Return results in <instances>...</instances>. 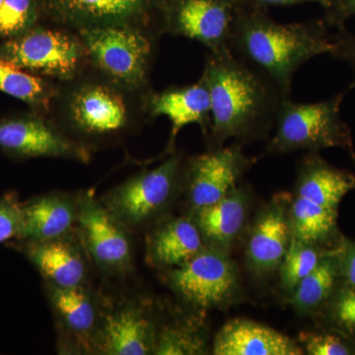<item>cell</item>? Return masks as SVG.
I'll list each match as a JSON object with an SVG mask.
<instances>
[{
  "mask_svg": "<svg viewBox=\"0 0 355 355\" xmlns=\"http://www.w3.org/2000/svg\"><path fill=\"white\" fill-rule=\"evenodd\" d=\"M200 79L209 89L211 103L212 148L222 147L229 139L266 137L275 125L284 99L279 89L230 49L209 51Z\"/></svg>",
  "mask_w": 355,
  "mask_h": 355,
  "instance_id": "cell-1",
  "label": "cell"
},
{
  "mask_svg": "<svg viewBox=\"0 0 355 355\" xmlns=\"http://www.w3.org/2000/svg\"><path fill=\"white\" fill-rule=\"evenodd\" d=\"M229 48L268 77L282 98L288 99L297 70L312 58L330 53L333 35L323 19L282 24L266 9L244 4L236 16Z\"/></svg>",
  "mask_w": 355,
  "mask_h": 355,
  "instance_id": "cell-2",
  "label": "cell"
},
{
  "mask_svg": "<svg viewBox=\"0 0 355 355\" xmlns=\"http://www.w3.org/2000/svg\"><path fill=\"white\" fill-rule=\"evenodd\" d=\"M347 91L316 103H296L291 98L282 99L275 119V133L268 144V153L317 151L335 146L352 150L350 130L340 114Z\"/></svg>",
  "mask_w": 355,
  "mask_h": 355,
  "instance_id": "cell-3",
  "label": "cell"
},
{
  "mask_svg": "<svg viewBox=\"0 0 355 355\" xmlns=\"http://www.w3.org/2000/svg\"><path fill=\"white\" fill-rule=\"evenodd\" d=\"M79 33L93 62L113 80L130 87L146 83L153 53L147 33L133 25L96 26Z\"/></svg>",
  "mask_w": 355,
  "mask_h": 355,
  "instance_id": "cell-4",
  "label": "cell"
},
{
  "mask_svg": "<svg viewBox=\"0 0 355 355\" xmlns=\"http://www.w3.org/2000/svg\"><path fill=\"white\" fill-rule=\"evenodd\" d=\"M181 171V158L173 155L158 167L130 178L100 200L132 232L164 211L176 193Z\"/></svg>",
  "mask_w": 355,
  "mask_h": 355,
  "instance_id": "cell-5",
  "label": "cell"
},
{
  "mask_svg": "<svg viewBox=\"0 0 355 355\" xmlns=\"http://www.w3.org/2000/svg\"><path fill=\"white\" fill-rule=\"evenodd\" d=\"M76 232L89 259L109 277H125L132 270L130 231L90 191L78 193Z\"/></svg>",
  "mask_w": 355,
  "mask_h": 355,
  "instance_id": "cell-6",
  "label": "cell"
},
{
  "mask_svg": "<svg viewBox=\"0 0 355 355\" xmlns=\"http://www.w3.org/2000/svg\"><path fill=\"white\" fill-rule=\"evenodd\" d=\"M83 43L65 33L31 28L0 44V58L36 76L69 79L78 69Z\"/></svg>",
  "mask_w": 355,
  "mask_h": 355,
  "instance_id": "cell-7",
  "label": "cell"
},
{
  "mask_svg": "<svg viewBox=\"0 0 355 355\" xmlns=\"http://www.w3.org/2000/svg\"><path fill=\"white\" fill-rule=\"evenodd\" d=\"M243 6L242 0H164L162 29L197 41L212 53L226 50Z\"/></svg>",
  "mask_w": 355,
  "mask_h": 355,
  "instance_id": "cell-8",
  "label": "cell"
},
{
  "mask_svg": "<svg viewBox=\"0 0 355 355\" xmlns=\"http://www.w3.org/2000/svg\"><path fill=\"white\" fill-rule=\"evenodd\" d=\"M169 282L189 305L209 310L221 307L232 298L237 275L223 249L207 246L183 266L172 268Z\"/></svg>",
  "mask_w": 355,
  "mask_h": 355,
  "instance_id": "cell-9",
  "label": "cell"
},
{
  "mask_svg": "<svg viewBox=\"0 0 355 355\" xmlns=\"http://www.w3.org/2000/svg\"><path fill=\"white\" fill-rule=\"evenodd\" d=\"M0 149L15 158L90 159L87 147L33 114L0 120Z\"/></svg>",
  "mask_w": 355,
  "mask_h": 355,
  "instance_id": "cell-10",
  "label": "cell"
},
{
  "mask_svg": "<svg viewBox=\"0 0 355 355\" xmlns=\"http://www.w3.org/2000/svg\"><path fill=\"white\" fill-rule=\"evenodd\" d=\"M251 165V159L236 146L211 148L191 159L186 186L193 211L214 205L232 193Z\"/></svg>",
  "mask_w": 355,
  "mask_h": 355,
  "instance_id": "cell-11",
  "label": "cell"
},
{
  "mask_svg": "<svg viewBox=\"0 0 355 355\" xmlns=\"http://www.w3.org/2000/svg\"><path fill=\"white\" fill-rule=\"evenodd\" d=\"M46 296L60 330L62 350L94 354L103 305L86 286L58 287L46 284Z\"/></svg>",
  "mask_w": 355,
  "mask_h": 355,
  "instance_id": "cell-12",
  "label": "cell"
},
{
  "mask_svg": "<svg viewBox=\"0 0 355 355\" xmlns=\"http://www.w3.org/2000/svg\"><path fill=\"white\" fill-rule=\"evenodd\" d=\"M157 331L151 315L137 301H125L112 308L103 306L94 354H154Z\"/></svg>",
  "mask_w": 355,
  "mask_h": 355,
  "instance_id": "cell-13",
  "label": "cell"
},
{
  "mask_svg": "<svg viewBox=\"0 0 355 355\" xmlns=\"http://www.w3.org/2000/svg\"><path fill=\"white\" fill-rule=\"evenodd\" d=\"M16 248L44 277L58 287L86 286L89 259L76 229L69 234L39 242L17 241Z\"/></svg>",
  "mask_w": 355,
  "mask_h": 355,
  "instance_id": "cell-14",
  "label": "cell"
},
{
  "mask_svg": "<svg viewBox=\"0 0 355 355\" xmlns=\"http://www.w3.org/2000/svg\"><path fill=\"white\" fill-rule=\"evenodd\" d=\"M51 12L79 30L105 25H133L161 13L164 0H46Z\"/></svg>",
  "mask_w": 355,
  "mask_h": 355,
  "instance_id": "cell-15",
  "label": "cell"
},
{
  "mask_svg": "<svg viewBox=\"0 0 355 355\" xmlns=\"http://www.w3.org/2000/svg\"><path fill=\"white\" fill-rule=\"evenodd\" d=\"M289 200L286 193L275 196L257 218L247 248L248 261L256 272H272L282 265L292 236Z\"/></svg>",
  "mask_w": 355,
  "mask_h": 355,
  "instance_id": "cell-16",
  "label": "cell"
},
{
  "mask_svg": "<svg viewBox=\"0 0 355 355\" xmlns=\"http://www.w3.org/2000/svg\"><path fill=\"white\" fill-rule=\"evenodd\" d=\"M78 193H51L22 202V224L16 241L39 242L73 232Z\"/></svg>",
  "mask_w": 355,
  "mask_h": 355,
  "instance_id": "cell-17",
  "label": "cell"
},
{
  "mask_svg": "<svg viewBox=\"0 0 355 355\" xmlns=\"http://www.w3.org/2000/svg\"><path fill=\"white\" fill-rule=\"evenodd\" d=\"M216 355H300L302 349L289 336L270 327L248 321L229 322L217 334Z\"/></svg>",
  "mask_w": 355,
  "mask_h": 355,
  "instance_id": "cell-18",
  "label": "cell"
},
{
  "mask_svg": "<svg viewBox=\"0 0 355 355\" xmlns=\"http://www.w3.org/2000/svg\"><path fill=\"white\" fill-rule=\"evenodd\" d=\"M148 109L153 116H165L171 121L170 146L187 125L197 123L205 133L210 128L211 103L209 89L202 79L191 85L168 88L151 96Z\"/></svg>",
  "mask_w": 355,
  "mask_h": 355,
  "instance_id": "cell-19",
  "label": "cell"
},
{
  "mask_svg": "<svg viewBox=\"0 0 355 355\" xmlns=\"http://www.w3.org/2000/svg\"><path fill=\"white\" fill-rule=\"evenodd\" d=\"M70 112L76 127L89 135H111L127 123V108L123 99L100 85L79 90L70 103Z\"/></svg>",
  "mask_w": 355,
  "mask_h": 355,
  "instance_id": "cell-20",
  "label": "cell"
},
{
  "mask_svg": "<svg viewBox=\"0 0 355 355\" xmlns=\"http://www.w3.org/2000/svg\"><path fill=\"white\" fill-rule=\"evenodd\" d=\"M193 218L178 217L161 224L147 240L146 259L158 268H178L207 245Z\"/></svg>",
  "mask_w": 355,
  "mask_h": 355,
  "instance_id": "cell-21",
  "label": "cell"
},
{
  "mask_svg": "<svg viewBox=\"0 0 355 355\" xmlns=\"http://www.w3.org/2000/svg\"><path fill=\"white\" fill-rule=\"evenodd\" d=\"M354 189V175L336 169L319 156L309 155L299 167L294 197L317 207L338 210L340 200Z\"/></svg>",
  "mask_w": 355,
  "mask_h": 355,
  "instance_id": "cell-22",
  "label": "cell"
},
{
  "mask_svg": "<svg viewBox=\"0 0 355 355\" xmlns=\"http://www.w3.org/2000/svg\"><path fill=\"white\" fill-rule=\"evenodd\" d=\"M247 200L244 189L236 188L219 202L193 212L205 242L223 250L230 246L244 225Z\"/></svg>",
  "mask_w": 355,
  "mask_h": 355,
  "instance_id": "cell-23",
  "label": "cell"
},
{
  "mask_svg": "<svg viewBox=\"0 0 355 355\" xmlns=\"http://www.w3.org/2000/svg\"><path fill=\"white\" fill-rule=\"evenodd\" d=\"M0 91L36 108H46L51 92L41 77L0 58Z\"/></svg>",
  "mask_w": 355,
  "mask_h": 355,
  "instance_id": "cell-24",
  "label": "cell"
},
{
  "mask_svg": "<svg viewBox=\"0 0 355 355\" xmlns=\"http://www.w3.org/2000/svg\"><path fill=\"white\" fill-rule=\"evenodd\" d=\"M336 277L335 261L330 258H321L316 268L294 289L291 304L299 312L315 309L330 295Z\"/></svg>",
  "mask_w": 355,
  "mask_h": 355,
  "instance_id": "cell-25",
  "label": "cell"
},
{
  "mask_svg": "<svg viewBox=\"0 0 355 355\" xmlns=\"http://www.w3.org/2000/svg\"><path fill=\"white\" fill-rule=\"evenodd\" d=\"M205 352L207 340L205 334L193 322L168 324L157 331L154 354L196 355Z\"/></svg>",
  "mask_w": 355,
  "mask_h": 355,
  "instance_id": "cell-26",
  "label": "cell"
},
{
  "mask_svg": "<svg viewBox=\"0 0 355 355\" xmlns=\"http://www.w3.org/2000/svg\"><path fill=\"white\" fill-rule=\"evenodd\" d=\"M321 258L314 245L301 241L292 235L288 249L279 266L282 288L293 292L299 282L316 268Z\"/></svg>",
  "mask_w": 355,
  "mask_h": 355,
  "instance_id": "cell-27",
  "label": "cell"
},
{
  "mask_svg": "<svg viewBox=\"0 0 355 355\" xmlns=\"http://www.w3.org/2000/svg\"><path fill=\"white\" fill-rule=\"evenodd\" d=\"M37 18L36 0H3L0 6V38L20 36L33 28Z\"/></svg>",
  "mask_w": 355,
  "mask_h": 355,
  "instance_id": "cell-28",
  "label": "cell"
},
{
  "mask_svg": "<svg viewBox=\"0 0 355 355\" xmlns=\"http://www.w3.org/2000/svg\"><path fill=\"white\" fill-rule=\"evenodd\" d=\"M22 224V202L16 193L0 198V244L17 239Z\"/></svg>",
  "mask_w": 355,
  "mask_h": 355,
  "instance_id": "cell-29",
  "label": "cell"
},
{
  "mask_svg": "<svg viewBox=\"0 0 355 355\" xmlns=\"http://www.w3.org/2000/svg\"><path fill=\"white\" fill-rule=\"evenodd\" d=\"M303 343L310 355H347L349 349L336 336L333 335L303 336Z\"/></svg>",
  "mask_w": 355,
  "mask_h": 355,
  "instance_id": "cell-30",
  "label": "cell"
},
{
  "mask_svg": "<svg viewBox=\"0 0 355 355\" xmlns=\"http://www.w3.org/2000/svg\"><path fill=\"white\" fill-rule=\"evenodd\" d=\"M333 314L345 330L355 331V287L338 292L334 302Z\"/></svg>",
  "mask_w": 355,
  "mask_h": 355,
  "instance_id": "cell-31",
  "label": "cell"
},
{
  "mask_svg": "<svg viewBox=\"0 0 355 355\" xmlns=\"http://www.w3.org/2000/svg\"><path fill=\"white\" fill-rule=\"evenodd\" d=\"M355 16V0H328L324 7V22L329 28L345 29V24Z\"/></svg>",
  "mask_w": 355,
  "mask_h": 355,
  "instance_id": "cell-32",
  "label": "cell"
},
{
  "mask_svg": "<svg viewBox=\"0 0 355 355\" xmlns=\"http://www.w3.org/2000/svg\"><path fill=\"white\" fill-rule=\"evenodd\" d=\"M329 55L331 58L347 62L354 69L355 76V34L347 31V28L338 30L333 36V49ZM354 87L355 77L349 90Z\"/></svg>",
  "mask_w": 355,
  "mask_h": 355,
  "instance_id": "cell-33",
  "label": "cell"
},
{
  "mask_svg": "<svg viewBox=\"0 0 355 355\" xmlns=\"http://www.w3.org/2000/svg\"><path fill=\"white\" fill-rule=\"evenodd\" d=\"M327 1L328 0H242L245 6L258 7V8L266 9V10L270 7L293 6L303 3H318L324 8Z\"/></svg>",
  "mask_w": 355,
  "mask_h": 355,
  "instance_id": "cell-34",
  "label": "cell"
},
{
  "mask_svg": "<svg viewBox=\"0 0 355 355\" xmlns=\"http://www.w3.org/2000/svg\"><path fill=\"white\" fill-rule=\"evenodd\" d=\"M342 272L349 286L355 287V244L349 243L342 257Z\"/></svg>",
  "mask_w": 355,
  "mask_h": 355,
  "instance_id": "cell-35",
  "label": "cell"
},
{
  "mask_svg": "<svg viewBox=\"0 0 355 355\" xmlns=\"http://www.w3.org/2000/svg\"><path fill=\"white\" fill-rule=\"evenodd\" d=\"M349 153L350 154H352V160H354V165H355V153H354V151L352 150H349Z\"/></svg>",
  "mask_w": 355,
  "mask_h": 355,
  "instance_id": "cell-36",
  "label": "cell"
},
{
  "mask_svg": "<svg viewBox=\"0 0 355 355\" xmlns=\"http://www.w3.org/2000/svg\"><path fill=\"white\" fill-rule=\"evenodd\" d=\"M2 1H3V0H0V6H1Z\"/></svg>",
  "mask_w": 355,
  "mask_h": 355,
  "instance_id": "cell-37",
  "label": "cell"
}]
</instances>
